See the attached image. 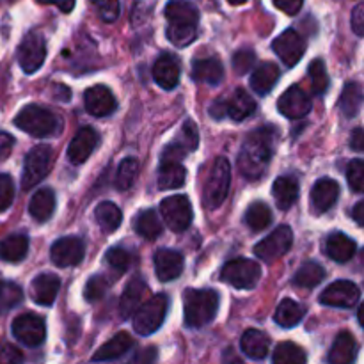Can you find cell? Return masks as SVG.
<instances>
[{"label":"cell","instance_id":"53","mask_svg":"<svg viewBox=\"0 0 364 364\" xmlns=\"http://www.w3.org/2000/svg\"><path fill=\"white\" fill-rule=\"evenodd\" d=\"M274 6L287 14H297L301 11L304 0H272Z\"/></svg>","mask_w":364,"mask_h":364},{"label":"cell","instance_id":"39","mask_svg":"<svg viewBox=\"0 0 364 364\" xmlns=\"http://www.w3.org/2000/svg\"><path fill=\"white\" fill-rule=\"evenodd\" d=\"M162 223H160L159 215L155 210H142L137 217H135V231L146 240H155L162 235Z\"/></svg>","mask_w":364,"mask_h":364},{"label":"cell","instance_id":"54","mask_svg":"<svg viewBox=\"0 0 364 364\" xmlns=\"http://www.w3.org/2000/svg\"><path fill=\"white\" fill-rule=\"evenodd\" d=\"M352 27L358 36H364V4H358L352 13Z\"/></svg>","mask_w":364,"mask_h":364},{"label":"cell","instance_id":"50","mask_svg":"<svg viewBox=\"0 0 364 364\" xmlns=\"http://www.w3.org/2000/svg\"><path fill=\"white\" fill-rule=\"evenodd\" d=\"M14 201V183L9 174H0V212H6Z\"/></svg>","mask_w":364,"mask_h":364},{"label":"cell","instance_id":"5","mask_svg":"<svg viewBox=\"0 0 364 364\" xmlns=\"http://www.w3.org/2000/svg\"><path fill=\"white\" fill-rule=\"evenodd\" d=\"M231 183V166L226 159L219 156L213 162L212 171L208 173V178L203 187V203L206 208L215 210L226 201L228 192H230Z\"/></svg>","mask_w":364,"mask_h":364},{"label":"cell","instance_id":"18","mask_svg":"<svg viewBox=\"0 0 364 364\" xmlns=\"http://www.w3.org/2000/svg\"><path fill=\"white\" fill-rule=\"evenodd\" d=\"M98 132L92 130V128L85 127L80 132H77V135L73 137V141L68 146V160H70L73 166H80L84 164L89 156L92 155V151L98 146Z\"/></svg>","mask_w":364,"mask_h":364},{"label":"cell","instance_id":"46","mask_svg":"<svg viewBox=\"0 0 364 364\" xmlns=\"http://www.w3.org/2000/svg\"><path fill=\"white\" fill-rule=\"evenodd\" d=\"M132 255L123 247H112L105 255V262L109 263V267L112 270H116L117 274H123L130 269L132 265Z\"/></svg>","mask_w":364,"mask_h":364},{"label":"cell","instance_id":"9","mask_svg":"<svg viewBox=\"0 0 364 364\" xmlns=\"http://www.w3.org/2000/svg\"><path fill=\"white\" fill-rule=\"evenodd\" d=\"M160 212L167 228L174 233H183L192 223V205L187 196H171L160 203Z\"/></svg>","mask_w":364,"mask_h":364},{"label":"cell","instance_id":"35","mask_svg":"<svg viewBox=\"0 0 364 364\" xmlns=\"http://www.w3.org/2000/svg\"><path fill=\"white\" fill-rule=\"evenodd\" d=\"M187 171L181 162H160L159 188L160 191H174L185 183Z\"/></svg>","mask_w":364,"mask_h":364},{"label":"cell","instance_id":"61","mask_svg":"<svg viewBox=\"0 0 364 364\" xmlns=\"http://www.w3.org/2000/svg\"><path fill=\"white\" fill-rule=\"evenodd\" d=\"M363 313H364V306H359V308H358V320H359V326H364V316H363Z\"/></svg>","mask_w":364,"mask_h":364},{"label":"cell","instance_id":"58","mask_svg":"<svg viewBox=\"0 0 364 364\" xmlns=\"http://www.w3.org/2000/svg\"><path fill=\"white\" fill-rule=\"evenodd\" d=\"M36 2L39 4H52V6H57L59 7L63 13H71L75 7V2L77 0H36Z\"/></svg>","mask_w":364,"mask_h":364},{"label":"cell","instance_id":"22","mask_svg":"<svg viewBox=\"0 0 364 364\" xmlns=\"http://www.w3.org/2000/svg\"><path fill=\"white\" fill-rule=\"evenodd\" d=\"M60 279L55 274H39L31 283V297L39 306H52L59 294Z\"/></svg>","mask_w":364,"mask_h":364},{"label":"cell","instance_id":"47","mask_svg":"<svg viewBox=\"0 0 364 364\" xmlns=\"http://www.w3.org/2000/svg\"><path fill=\"white\" fill-rule=\"evenodd\" d=\"M347 181L348 187L355 192V194H361L363 185H364V164L361 159L350 160L347 167Z\"/></svg>","mask_w":364,"mask_h":364},{"label":"cell","instance_id":"15","mask_svg":"<svg viewBox=\"0 0 364 364\" xmlns=\"http://www.w3.org/2000/svg\"><path fill=\"white\" fill-rule=\"evenodd\" d=\"M199 144V130L194 121H187L178 137L162 151V162H181Z\"/></svg>","mask_w":364,"mask_h":364},{"label":"cell","instance_id":"37","mask_svg":"<svg viewBox=\"0 0 364 364\" xmlns=\"http://www.w3.org/2000/svg\"><path fill=\"white\" fill-rule=\"evenodd\" d=\"M95 219L98 223L100 230L103 233H114L117 228L121 226V220H123V213L117 208L114 203L103 201L96 206L95 210Z\"/></svg>","mask_w":364,"mask_h":364},{"label":"cell","instance_id":"14","mask_svg":"<svg viewBox=\"0 0 364 364\" xmlns=\"http://www.w3.org/2000/svg\"><path fill=\"white\" fill-rule=\"evenodd\" d=\"M272 50L276 55L279 57L281 63L288 68H294L299 60L302 59L306 52V41L297 31L294 28H287L281 32L276 39L272 41Z\"/></svg>","mask_w":364,"mask_h":364},{"label":"cell","instance_id":"42","mask_svg":"<svg viewBox=\"0 0 364 364\" xmlns=\"http://www.w3.org/2000/svg\"><path fill=\"white\" fill-rule=\"evenodd\" d=\"M272 361L276 364H304L308 361V355L299 345L284 341V343L277 345V348L274 350Z\"/></svg>","mask_w":364,"mask_h":364},{"label":"cell","instance_id":"30","mask_svg":"<svg viewBox=\"0 0 364 364\" xmlns=\"http://www.w3.org/2000/svg\"><path fill=\"white\" fill-rule=\"evenodd\" d=\"M279 80V68L274 63H263L252 71L251 87L256 95H269Z\"/></svg>","mask_w":364,"mask_h":364},{"label":"cell","instance_id":"12","mask_svg":"<svg viewBox=\"0 0 364 364\" xmlns=\"http://www.w3.org/2000/svg\"><path fill=\"white\" fill-rule=\"evenodd\" d=\"M291 245H294V231L290 230V226H279L265 240L256 244L255 255L263 262H276L290 251Z\"/></svg>","mask_w":364,"mask_h":364},{"label":"cell","instance_id":"7","mask_svg":"<svg viewBox=\"0 0 364 364\" xmlns=\"http://www.w3.org/2000/svg\"><path fill=\"white\" fill-rule=\"evenodd\" d=\"M53 164V149L50 146L41 144L32 148L25 156L23 173H21V188L31 191L32 187L45 180L46 174L50 173Z\"/></svg>","mask_w":364,"mask_h":364},{"label":"cell","instance_id":"55","mask_svg":"<svg viewBox=\"0 0 364 364\" xmlns=\"http://www.w3.org/2000/svg\"><path fill=\"white\" fill-rule=\"evenodd\" d=\"M13 146H14L13 135L6 134V132H0V162H2V160H6L7 156H9Z\"/></svg>","mask_w":364,"mask_h":364},{"label":"cell","instance_id":"20","mask_svg":"<svg viewBox=\"0 0 364 364\" xmlns=\"http://www.w3.org/2000/svg\"><path fill=\"white\" fill-rule=\"evenodd\" d=\"M185 258L180 251L174 249H160L155 255V272L156 277L164 283L174 281L183 272Z\"/></svg>","mask_w":364,"mask_h":364},{"label":"cell","instance_id":"24","mask_svg":"<svg viewBox=\"0 0 364 364\" xmlns=\"http://www.w3.org/2000/svg\"><path fill=\"white\" fill-rule=\"evenodd\" d=\"M192 78L208 85H219L224 78V68L217 57H201L192 63Z\"/></svg>","mask_w":364,"mask_h":364},{"label":"cell","instance_id":"32","mask_svg":"<svg viewBox=\"0 0 364 364\" xmlns=\"http://www.w3.org/2000/svg\"><path fill=\"white\" fill-rule=\"evenodd\" d=\"M28 212H31L32 219L38 223H46L50 217L55 212V194L52 188H39L31 199L28 205Z\"/></svg>","mask_w":364,"mask_h":364},{"label":"cell","instance_id":"48","mask_svg":"<svg viewBox=\"0 0 364 364\" xmlns=\"http://www.w3.org/2000/svg\"><path fill=\"white\" fill-rule=\"evenodd\" d=\"M109 288V281L103 276H92L84 288V297L87 302L100 301Z\"/></svg>","mask_w":364,"mask_h":364},{"label":"cell","instance_id":"44","mask_svg":"<svg viewBox=\"0 0 364 364\" xmlns=\"http://www.w3.org/2000/svg\"><path fill=\"white\" fill-rule=\"evenodd\" d=\"M23 301V291L18 284L0 281V313H7L21 304Z\"/></svg>","mask_w":364,"mask_h":364},{"label":"cell","instance_id":"2","mask_svg":"<svg viewBox=\"0 0 364 364\" xmlns=\"http://www.w3.org/2000/svg\"><path fill=\"white\" fill-rule=\"evenodd\" d=\"M166 18L169 21L167 38L174 46H188L198 38L199 11L187 0H171L166 6Z\"/></svg>","mask_w":364,"mask_h":364},{"label":"cell","instance_id":"62","mask_svg":"<svg viewBox=\"0 0 364 364\" xmlns=\"http://www.w3.org/2000/svg\"><path fill=\"white\" fill-rule=\"evenodd\" d=\"M230 4H233V6H242V4H245L247 0H228Z\"/></svg>","mask_w":364,"mask_h":364},{"label":"cell","instance_id":"36","mask_svg":"<svg viewBox=\"0 0 364 364\" xmlns=\"http://www.w3.org/2000/svg\"><path fill=\"white\" fill-rule=\"evenodd\" d=\"M28 238L25 235H11L0 242V259L18 263L27 256Z\"/></svg>","mask_w":364,"mask_h":364},{"label":"cell","instance_id":"19","mask_svg":"<svg viewBox=\"0 0 364 364\" xmlns=\"http://www.w3.org/2000/svg\"><path fill=\"white\" fill-rule=\"evenodd\" d=\"M84 105L91 116L105 117L116 110L117 102L110 89H107L105 85H95V87H89L85 91Z\"/></svg>","mask_w":364,"mask_h":364},{"label":"cell","instance_id":"4","mask_svg":"<svg viewBox=\"0 0 364 364\" xmlns=\"http://www.w3.org/2000/svg\"><path fill=\"white\" fill-rule=\"evenodd\" d=\"M185 323L187 327H205L215 318L219 311V294L215 290L185 291Z\"/></svg>","mask_w":364,"mask_h":364},{"label":"cell","instance_id":"34","mask_svg":"<svg viewBox=\"0 0 364 364\" xmlns=\"http://www.w3.org/2000/svg\"><path fill=\"white\" fill-rule=\"evenodd\" d=\"M256 102L247 95L245 89H237L231 95L230 100H226V112L233 121H244L251 114H255Z\"/></svg>","mask_w":364,"mask_h":364},{"label":"cell","instance_id":"23","mask_svg":"<svg viewBox=\"0 0 364 364\" xmlns=\"http://www.w3.org/2000/svg\"><path fill=\"white\" fill-rule=\"evenodd\" d=\"M153 78L166 91H171L180 82V64L171 53H162L153 64Z\"/></svg>","mask_w":364,"mask_h":364},{"label":"cell","instance_id":"6","mask_svg":"<svg viewBox=\"0 0 364 364\" xmlns=\"http://www.w3.org/2000/svg\"><path fill=\"white\" fill-rule=\"evenodd\" d=\"M169 311V297L166 294H156L146 304L139 306L134 313V329L141 336H149L162 327Z\"/></svg>","mask_w":364,"mask_h":364},{"label":"cell","instance_id":"31","mask_svg":"<svg viewBox=\"0 0 364 364\" xmlns=\"http://www.w3.org/2000/svg\"><path fill=\"white\" fill-rule=\"evenodd\" d=\"M272 194L276 199V205L287 212L294 206L299 198V181L294 176H279L272 185Z\"/></svg>","mask_w":364,"mask_h":364},{"label":"cell","instance_id":"13","mask_svg":"<svg viewBox=\"0 0 364 364\" xmlns=\"http://www.w3.org/2000/svg\"><path fill=\"white\" fill-rule=\"evenodd\" d=\"M361 299V290L358 288V284H354L352 281L341 279L336 283H331L326 290L320 295V304L329 306V308H354L355 304Z\"/></svg>","mask_w":364,"mask_h":364},{"label":"cell","instance_id":"45","mask_svg":"<svg viewBox=\"0 0 364 364\" xmlns=\"http://www.w3.org/2000/svg\"><path fill=\"white\" fill-rule=\"evenodd\" d=\"M309 80H311V87L315 95H323L329 87V75H327L326 64L322 59H315L309 64Z\"/></svg>","mask_w":364,"mask_h":364},{"label":"cell","instance_id":"41","mask_svg":"<svg viewBox=\"0 0 364 364\" xmlns=\"http://www.w3.org/2000/svg\"><path fill=\"white\" fill-rule=\"evenodd\" d=\"M270 223H272V212H270L269 205L263 201L251 203V206L245 212V224L252 231H263L270 226Z\"/></svg>","mask_w":364,"mask_h":364},{"label":"cell","instance_id":"57","mask_svg":"<svg viewBox=\"0 0 364 364\" xmlns=\"http://www.w3.org/2000/svg\"><path fill=\"white\" fill-rule=\"evenodd\" d=\"M350 148L354 149V151H358V153L364 151V134H363V128H355V130L352 132Z\"/></svg>","mask_w":364,"mask_h":364},{"label":"cell","instance_id":"59","mask_svg":"<svg viewBox=\"0 0 364 364\" xmlns=\"http://www.w3.org/2000/svg\"><path fill=\"white\" fill-rule=\"evenodd\" d=\"M352 217H354V220L359 224V226H363L364 224V201H359L358 205L354 206V210H352Z\"/></svg>","mask_w":364,"mask_h":364},{"label":"cell","instance_id":"3","mask_svg":"<svg viewBox=\"0 0 364 364\" xmlns=\"http://www.w3.org/2000/svg\"><path fill=\"white\" fill-rule=\"evenodd\" d=\"M14 124L32 137H55L63 132V121L57 114L39 105H27L16 114Z\"/></svg>","mask_w":364,"mask_h":364},{"label":"cell","instance_id":"49","mask_svg":"<svg viewBox=\"0 0 364 364\" xmlns=\"http://www.w3.org/2000/svg\"><path fill=\"white\" fill-rule=\"evenodd\" d=\"M92 2H95L96 9H98L100 18H102L103 21H107V23H112V21H116L117 18H119V0H92Z\"/></svg>","mask_w":364,"mask_h":364},{"label":"cell","instance_id":"8","mask_svg":"<svg viewBox=\"0 0 364 364\" xmlns=\"http://www.w3.org/2000/svg\"><path fill=\"white\" fill-rule=\"evenodd\" d=\"M220 277H223L224 283L231 284L238 290H251L258 284L259 277H262V267L247 258L231 259L224 265Z\"/></svg>","mask_w":364,"mask_h":364},{"label":"cell","instance_id":"11","mask_svg":"<svg viewBox=\"0 0 364 364\" xmlns=\"http://www.w3.org/2000/svg\"><path fill=\"white\" fill-rule=\"evenodd\" d=\"M18 64L25 73H36L46 59V41L38 32H31L18 46Z\"/></svg>","mask_w":364,"mask_h":364},{"label":"cell","instance_id":"52","mask_svg":"<svg viewBox=\"0 0 364 364\" xmlns=\"http://www.w3.org/2000/svg\"><path fill=\"white\" fill-rule=\"evenodd\" d=\"M23 354L11 343H0V364L23 363Z\"/></svg>","mask_w":364,"mask_h":364},{"label":"cell","instance_id":"40","mask_svg":"<svg viewBox=\"0 0 364 364\" xmlns=\"http://www.w3.org/2000/svg\"><path fill=\"white\" fill-rule=\"evenodd\" d=\"M323 277H326V270L322 265L316 262H306L294 276V283L299 288H315L322 283Z\"/></svg>","mask_w":364,"mask_h":364},{"label":"cell","instance_id":"1","mask_svg":"<svg viewBox=\"0 0 364 364\" xmlns=\"http://www.w3.org/2000/svg\"><path fill=\"white\" fill-rule=\"evenodd\" d=\"M277 130L274 127H259L245 137L238 155V169L247 180H258L265 173L274 155Z\"/></svg>","mask_w":364,"mask_h":364},{"label":"cell","instance_id":"10","mask_svg":"<svg viewBox=\"0 0 364 364\" xmlns=\"http://www.w3.org/2000/svg\"><path fill=\"white\" fill-rule=\"evenodd\" d=\"M13 336L25 347H39L46 338V326L43 316L34 315V313H25L14 318Z\"/></svg>","mask_w":364,"mask_h":364},{"label":"cell","instance_id":"60","mask_svg":"<svg viewBox=\"0 0 364 364\" xmlns=\"http://www.w3.org/2000/svg\"><path fill=\"white\" fill-rule=\"evenodd\" d=\"M155 358H156L155 348H146L144 355H139V358H135V361H151V359H155Z\"/></svg>","mask_w":364,"mask_h":364},{"label":"cell","instance_id":"21","mask_svg":"<svg viewBox=\"0 0 364 364\" xmlns=\"http://www.w3.org/2000/svg\"><path fill=\"white\" fill-rule=\"evenodd\" d=\"M340 198V185L331 178H322L311 188V206L315 213H326L336 205Z\"/></svg>","mask_w":364,"mask_h":364},{"label":"cell","instance_id":"17","mask_svg":"<svg viewBox=\"0 0 364 364\" xmlns=\"http://www.w3.org/2000/svg\"><path fill=\"white\" fill-rule=\"evenodd\" d=\"M277 109L288 119H301L311 110V98L301 85H291L279 98Z\"/></svg>","mask_w":364,"mask_h":364},{"label":"cell","instance_id":"27","mask_svg":"<svg viewBox=\"0 0 364 364\" xmlns=\"http://www.w3.org/2000/svg\"><path fill=\"white\" fill-rule=\"evenodd\" d=\"M358 244L345 233H333L326 240V252L338 263H347L354 258Z\"/></svg>","mask_w":364,"mask_h":364},{"label":"cell","instance_id":"56","mask_svg":"<svg viewBox=\"0 0 364 364\" xmlns=\"http://www.w3.org/2000/svg\"><path fill=\"white\" fill-rule=\"evenodd\" d=\"M210 116L213 117V119H223V117L228 116L226 112V100H215V102L210 105Z\"/></svg>","mask_w":364,"mask_h":364},{"label":"cell","instance_id":"16","mask_svg":"<svg viewBox=\"0 0 364 364\" xmlns=\"http://www.w3.org/2000/svg\"><path fill=\"white\" fill-rule=\"evenodd\" d=\"M85 256V245L78 237H63L53 242L50 249V258L53 265L66 269V267L80 265Z\"/></svg>","mask_w":364,"mask_h":364},{"label":"cell","instance_id":"29","mask_svg":"<svg viewBox=\"0 0 364 364\" xmlns=\"http://www.w3.org/2000/svg\"><path fill=\"white\" fill-rule=\"evenodd\" d=\"M355 355H358V341L350 333L343 331L334 340L327 361L331 364H350L355 361Z\"/></svg>","mask_w":364,"mask_h":364},{"label":"cell","instance_id":"25","mask_svg":"<svg viewBox=\"0 0 364 364\" xmlns=\"http://www.w3.org/2000/svg\"><path fill=\"white\" fill-rule=\"evenodd\" d=\"M146 294H148V284L142 279L135 277L124 288L123 295H121L119 301V311L123 318H130L135 311L139 309V306L144 301Z\"/></svg>","mask_w":364,"mask_h":364},{"label":"cell","instance_id":"43","mask_svg":"<svg viewBox=\"0 0 364 364\" xmlns=\"http://www.w3.org/2000/svg\"><path fill=\"white\" fill-rule=\"evenodd\" d=\"M139 174V160L134 156H128L117 167L116 174V188L117 191H128L134 185L135 178Z\"/></svg>","mask_w":364,"mask_h":364},{"label":"cell","instance_id":"26","mask_svg":"<svg viewBox=\"0 0 364 364\" xmlns=\"http://www.w3.org/2000/svg\"><path fill=\"white\" fill-rule=\"evenodd\" d=\"M240 348L249 359L255 361H263L269 355L270 350V338L258 329L245 331L240 340Z\"/></svg>","mask_w":364,"mask_h":364},{"label":"cell","instance_id":"38","mask_svg":"<svg viewBox=\"0 0 364 364\" xmlns=\"http://www.w3.org/2000/svg\"><path fill=\"white\" fill-rule=\"evenodd\" d=\"M340 110L345 117H355L363 105V87L358 82H350L343 87L340 96Z\"/></svg>","mask_w":364,"mask_h":364},{"label":"cell","instance_id":"33","mask_svg":"<svg viewBox=\"0 0 364 364\" xmlns=\"http://www.w3.org/2000/svg\"><path fill=\"white\" fill-rule=\"evenodd\" d=\"M304 316L306 308L302 304H299V302H295L294 299H283L279 302V306L276 308V313H274L276 323L284 327V329H291V327L299 326Z\"/></svg>","mask_w":364,"mask_h":364},{"label":"cell","instance_id":"51","mask_svg":"<svg viewBox=\"0 0 364 364\" xmlns=\"http://www.w3.org/2000/svg\"><path fill=\"white\" fill-rule=\"evenodd\" d=\"M255 60H256V53L252 52V50H247V48L238 50V52L233 55L235 71L240 75L247 73V71L252 68V64H255Z\"/></svg>","mask_w":364,"mask_h":364},{"label":"cell","instance_id":"28","mask_svg":"<svg viewBox=\"0 0 364 364\" xmlns=\"http://www.w3.org/2000/svg\"><path fill=\"white\" fill-rule=\"evenodd\" d=\"M134 338L130 336L128 333H119L112 338L110 341H107L105 345L96 350V354L92 355V361L100 363V361H114V359H119L134 347Z\"/></svg>","mask_w":364,"mask_h":364}]
</instances>
